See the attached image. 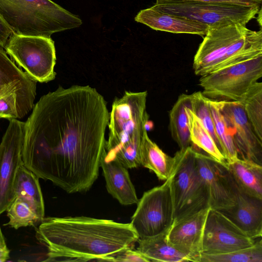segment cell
<instances>
[{"mask_svg": "<svg viewBox=\"0 0 262 262\" xmlns=\"http://www.w3.org/2000/svg\"><path fill=\"white\" fill-rule=\"evenodd\" d=\"M12 33V31L0 15V46L5 48L8 40Z\"/></svg>", "mask_w": 262, "mask_h": 262, "instance_id": "836d02e7", "label": "cell"}, {"mask_svg": "<svg viewBox=\"0 0 262 262\" xmlns=\"http://www.w3.org/2000/svg\"><path fill=\"white\" fill-rule=\"evenodd\" d=\"M255 242L223 213L210 208L204 228L202 254L225 253L252 246Z\"/></svg>", "mask_w": 262, "mask_h": 262, "instance_id": "4fadbf2b", "label": "cell"}, {"mask_svg": "<svg viewBox=\"0 0 262 262\" xmlns=\"http://www.w3.org/2000/svg\"><path fill=\"white\" fill-rule=\"evenodd\" d=\"M24 127L25 122L9 119L0 143V214L15 198L13 187L17 170L23 162Z\"/></svg>", "mask_w": 262, "mask_h": 262, "instance_id": "8fae6325", "label": "cell"}, {"mask_svg": "<svg viewBox=\"0 0 262 262\" xmlns=\"http://www.w3.org/2000/svg\"><path fill=\"white\" fill-rule=\"evenodd\" d=\"M241 102L254 132L262 141V83H256Z\"/></svg>", "mask_w": 262, "mask_h": 262, "instance_id": "4316f807", "label": "cell"}, {"mask_svg": "<svg viewBox=\"0 0 262 262\" xmlns=\"http://www.w3.org/2000/svg\"><path fill=\"white\" fill-rule=\"evenodd\" d=\"M199 262H262L261 238L250 247L216 254H202Z\"/></svg>", "mask_w": 262, "mask_h": 262, "instance_id": "83f0119b", "label": "cell"}, {"mask_svg": "<svg viewBox=\"0 0 262 262\" xmlns=\"http://www.w3.org/2000/svg\"><path fill=\"white\" fill-rule=\"evenodd\" d=\"M109 117L103 97L89 85L43 95L25 122L24 165L68 193L88 191L99 175Z\"/></svg>", "mask_w": 262, "mask_h": 262, "instance_id": "6da1fadb", "label": "cell"}, {"mask_svg": "<svg viewBox=\"0 0 262 262\" xmlns=\"http://www.w3.org/2000/svg\"><path fill=\"white\" fill-rule=\"evenodd\" d=\"M6 211L9 219L8 225L15 229L36 225L41 221L27 203L17 197L11 203Z\"/></svg>", "mask_w": 262, "mask_h": 262, "instance_id": "f1b7e54d", "label": "cell"}, {"mask_svg": "<svg viewBox=\"0 0 262 262\" xmlns=\"http://www.w3.org/2000/svg\"><path fill=\"white\" fill-rule=\"evenodd\" d=\"M100 167L105 180L106 189L114 198L123 205L138 202L127 168L117 159L107 156L105 149L101 157Z\"/></svg>", "mask_w": 262, "mask_h": 262, "instance_id": "d6986e66", "label": "cell"}, {"mask_svg": "<svg viewBox=\"0 0 262 262\" xmlns=\"http://www.w3.org/2000/svg\"><path fill=\"white\" fill-rule=\"evenodd\" d=\"M195 150L197 169L207 191L209 207L224 211L233 207L237 189L226 162Z\"/></svg>", "mask_w": 262, "mask_h": 262, "instance_id": "7c38bea8", "label": "cell"}, {"mask_svg": "<svg viewBox=\"0 0 262 262\" xmlns=\"http://www.w3.org/2000/svg\"><path fill=\"white\" fill-rule=\"evenodd\" d=\"M262 0H156L157 5L178 3H226L246 6H261Z\"/></svg>", "mask_w": 262, "mask_h": 262, "instance_id": "1f68e13d", "label": "cell"}, {"mask_svg": "<svg viewBox=\"0 0 262 262\" xmlns=\"http://www.w3.org/2000/svg\"><path fill=\"white\" fill-rule=\"evenodd\" d=\"M154 7L168 13L185 17L209 27L230 24L244 25L255 18L260 6H246L226 3H178L155 4Z\"/></svg>", "mask_w": 262, "mask_h": 262, "instance_id": "30bf717a", "label": "cell"}, {"mask_svg": "<svg viewBox=\"0 0 262 262\" xmlns=\"http://www.w3.org/2000/svg\"><path fill=\"white\" fill-rule=\"evenodd\" d=\"M141 165L152 171L160 180H167L171 174L174 158L166 154L148 137L147 130L143 132L140 147Z\"/></svg>", "mask_w": 262, "mask_h": 262, "instance_id": "7402d4cb", "label": "cell"}, {"mask_svg": "<svg viewBox=\"0 0 262 262\" xmlns=\"http://www.w3.org/2000/svg\"><path fill=\"white\" fill-rule=\"evenodd\" d=\"M13 189L15 197L27 203L42 221L45 217V205L39 178L23 162L17 170Z\"/></svg>", "mask_w": 262, "mask_h": 262, "instance_id": "44dd1931", "label": "cell"}, {"mask_svg": "<svg viewBox=\"0 0 262 262\" xmlns=\"http://www.w3.org/2000/svg\"><path fill=\"white\" fill-rule=\"evenodd\" d=\"M191 95L193 113L197 116L203 125L210 134L221 151V147L215 133L208 98L206 97L201 92H195Z\"/></svg>", "mask_w": 262, "mask_h": 262, "instance_id": "f546056e", "label": "cell"}, {"mask_svg": "<svg viewBox=\"0 0 262 262\" xmlns=\"http://www.w3.org/2000/svg\"><path fill=\"white\" fill-rule=\"evenodd\" d=\"M208 207L173 221L167 233L168 243L185 255L190 261L199 262L202 254V244Z\"/></svg>", "mask_w": 262, "mask_h": 262, "instance_id": "9a60e30c", "label": "cell"}, {"mask_svg": "<svg viewBox=\"0 0 262 262\" xmlns=\"http://www.w3.org/2000/svg\"><path fill=\"white\" fill-rule=\"evenodd\" d=\"M113 261H142L149 262L150 260L142 253L133 248L127 249L114 257Z\"/></svg>", "mask_w": 262, "mask_h": 262, "instance_id": "d6a6232c", "label": "cell"}, {"mask_svg": "<svg viewBox=\"0 0 262 262\" xmlns=\"http://www.w3.org/2000/svg\"><path fill=\"white\" fill-rule=\"evenodd\" d=\"M226 166L237 188L251 196L262 199V166L238 157L226 161Z\"/></svg>", "mask_w": 262, "mask_h": 262, "instance_id": "ffe728a7", "label": "cell"}, {"mask_svg": "<svg viewBox=\"0 0 262 262\" xmlns=\"http://www.w3.org/2000/svg\"><path fill=\"white\" fill-rule=\"evenodd\" d=\"M262 77V55L201 76L199 84L207 98L241 102Z\"/></svg>", "mask_w": 262, "mask_h": 262, "instance_id": "52a82bcc", "label": "cell"}, {"mask_svg": "<svg viewBox=\"0 0 262 262\" xmlns=\"http://www.w3.org/2000/svg\"><path fill=\"white\" fill-rule=\"evenodd\" d=\"M208 101L223 155L226 161L238 157L232 137L221 110L219 101L208 98Z\"/></svg>", "mask_w": 262, "mask_h": 262, "instance_id": "d4e9b609", "label": "cell"}, {"mask_svg": "<svg viewBox=\"0 0 262 262\" xmlns=\"http://www.w3.org/2000/svg\"><path fill=\"white\" fill-rule=\"evenodd\" d=\"M37 82L19 68L0 46V96L11 92L17 95L19 118L33 108Z\"/></svg>", "mask_w": 262, "mask_h": 262, "instance_id": "2e32d148", "label": "cell"}, {"mask_svg": "<svg viewBox=\"0 0 262 262\" xmlns=\"http://www.w3.org/2000/svg\"><path fill=\"white\" fill-rule=\"evenodd\" d=\"M147 96L146 91H125L121 98L114 100L110 113L105 154L126 168L141 166V144L148 120Z\"/></svg>", "mask_w": 262, "mask_h": 262, "instance_id": "3957f363", "label": "cell"}, {"mask_svg": "<svg viewBox=\"0 0 262 262\" xmlns=\"http://www.w3.org/2000/svg\"><path fill=\"white\" fill-rule=\"evenodd\" d=\"M190 141L192 144L205 151L208 155L222 163L226 159L214 140L193 113L192 106L188 109Z\"/></svg>", "mask_w": 262, "mask_h": 262, "instance_id": "484cf974", "label": "cell"}, {"mask_svg": "<svg viewBox=\"0 0 262 262\" xmlns=\"http://www.w3.org/2000/svg\"><path fill=\"white\" fill-rule=\"evenodd\" d=\"M36 236L46 261H113L139 239L130 223L86 216L44 217Z\"/></svg>", "mask_w": 262, "mask_h": 262, "instance_id": "7a4b0ae2", "label": "cell"}, {"mask_svg": "<svg viewBox=\"0 0 262 262\" xmlns=\"http://www.w3.org/2000/svg\"><path fill=\"white\" fill-rule=\"evenodd\" d=\"M192 106V95L182 94L169 112V130L180 149L191 146L188 109Z\"/></svg>", "mask_w": 262, "mask_h": 262, "instance_id": "cb8c5ba5", "label": "cell"}, {"mask_svg": "<svg viewBox=\"0 0 262 262\" xmlns=\"http://www.w3.org/2000/svg\"><path fill=\"white\" fill-rule=\"evenodd\" d=\"M152 29L173 33L205 35L209 29L206 25L177 15L162 11L154 6L141 10L135 18Z\"/></svg>", "mask_w": 262, "mask_h": 262, "instance_id": "ac0fdd59", "label": "cell"}, {"mask_svg": "<svg viewBox=\"0 0 262 262\" xmlns=\"http://www.w3.org/2000/svg\"><path fill=\"white\" fill-rule=\"evenodd\" d=\"M0 15L13 33L50 37L82 24L77 15L51 0H0Z\"/></svg>", "mask_w": 262, "mask_h": 262, "instance_id": "5b68a950", "label": "cell"}, {"mask_svg": "<svg viewBox=\"0 0 262 262\" xmlns=\"http://www.w3.org/2000/svg\"><path fill=\"white\" fill-rule=\"evenodd\" d=\"M168 230L153 236L139 238L137 241L138 247L137 250L146 257L150 261H190L185 255L168 243Z\"/></svg>", "mask_w": 262, "mask_h": 262, "instance_id": "603a6c76", "label": "cell"}, {"mask_svg": "<svg viewBox=\"0 0 262 262\" xmlns=\"http://www.w3.org/2000/svg\"><path fill=\"white\" fill-rule=\"evenodd\" d=\"M218 101V100H217ZM238 157L262 163V141L256 136L239 101H219Z\"/></svg>", "mask_w": 262, "mask_h": 262, "instance_id": "5bb4252c", "label": "cell"}, {"mask_svg": "<svg viewBox=\"0 0 262 262\" xmlns=\"http://www.w3.org/2000/svg\"><path fill=\"white\" fill-rule=\"evenodd\" d=\"M171 176L161 185L145 192L130 223L139 238L162 233L173 222Z\"/></svg>", "mask_w": 262, "mask_h": 262, "instance_id": "9c48e42d", "label": "cell"}, {"mask_svg": "<svg viewBox=\"0 0 262 262\" xmlns=\"http://www.w3.org/2000/svg\"><path fill=\"white\" fill-rule=\"evenodd\" d=\"M195 54L193 69L204 76L262 55V31L239 23L209 27Z\"/></svg>", "mask_w": 262, "mask_h": 262, "instance_id": "277c9868", "label": "cell"}, {"mask_svg": "<svg viewBox=\"0 0 262 262\" xmlns=\"http://www.w3.org/2000/svg\"><path fill=\"white\" fill-rule=\"evenodd\" d=\"M10 257V250L6 244L4 236L0 227V262H4Z\"/></svg>", "mask_w": 262, "mask_h": 262, "instance_id": "e575fe53", "label": "cell"}, {"mask_svg": "<svg viewBox=\"0 0 262 262\" xmlns=\"http://www.w3.org/2000/svg\"><path fill=\"white\" fill-rule=\"evenodd\" d=\"M237 187V186H236ZM235 205L221 211L248 236L256 239L262 235V199L249 195L237 187Z\"/></svg>", "mask_w": 262, "mask_h": 262, "instance_id": "e0dca14e", "label": "cell"}, {"mask_svg": "<svg viewBox=\"0 0 262 262\" xmlns=\"http://www.w3.org/2000/svg\"><path fill=\"white\" fill-rule=\"evenodd\" d=\"M196 150L192 146L174 155L171 190L173 221L209 207L207 191L198 171Z\"/></svg>", "mask_w": 262, "mask_h": 262, "instance_id": "8992f818", "label": "cell"}, {"mask_svg": "<svg viewBox=\"0 0 262 262\" xmlns=\"http://www.w3.org/2000/svg\"><path fill=\"white\" fill-rule=\"evenodd\" d=\"M0 118L19 119L15 93L11 92L0 96Z\"/></svg>", "mask_w": 262, "mask_h": 262, "instance_id": "4dcf8cb0", "label": "cell"}, {"mask_svg": "<svg viewBox=\"0 0 262 262\" xmlns=\"http://www.w3.org/2000/svg\"><path fill=\"white\" fill-rule=\"evenodd\" d=\"M5 49L11 59L34 80L48 82L55 79L56 51L50 37L12 33Z\"/></svg>", "mask_w": 262, "mask_h": 262, "instance_id": "ba28073f", "label": "cell"}]
</instances>
